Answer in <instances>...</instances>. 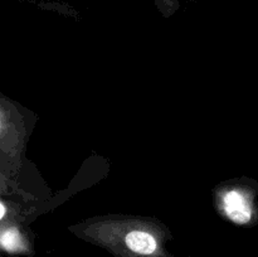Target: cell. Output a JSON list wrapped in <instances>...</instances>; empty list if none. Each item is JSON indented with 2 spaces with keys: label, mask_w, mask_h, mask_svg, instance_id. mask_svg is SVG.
Segmentation results:
<instances>
[{
  "label": "cell",
  "mask_w": 258,
  "mask_h": 257,
  "mask_svg": "<svg viewBox=\"0 0 258 257\" xmlns=\"http://www.w3.org/2000/svg\"><path fill=\"white\" fill-rule=\"evenodd\" d=\"M125 248L135 257H161V247L159 241L150 232L143 229H133L123 238Z\"/></svg>",
  "instance_id": "3"
},
{
  "label": "cell",
  "mask_w": 258,
  "mask_h": 257,
  "mask_svg": "<svg viewBox=\"0 0 258 257\" xmlns=\"http://www.w3.org/2000/svg\"><path fill=\"white\" fill-rule=\"evenodd\" d=\"M14 186H13L12 179L8 176L3 169H0V197L12 196L14 193Z\"/></svg>",
  "instance_id": "5"
},
{
  "label": "cell",
  "mask_w": 258,
  "mask_h": 257,
  "mask_svg": "<svg viewBox=\"0 0 258 257\" xmlns=\"http://www.w3.org/2000/svg\"><path fill=\"white\" fill-rule=\"evenodd\" d=\"M0 249L10 254H22L29 251L27 239L17 223L0 228Z\"/></svg>",
  "instance_id": "4"
},
{
  "label": "cell",
  "mask_w": 258,
  "mask_h": 257,
  "mask_svg": "<svg viewBox=\"0 0 258 257\" xmlns=\"http://www.w3.org/2000/svg\"><path fill=\"white\" fill-rule=\"evenodd\" d=\"M15 134L17 126L13 108L5 98L0 96V169L5 173L9 171L13 151H15V149H13V144H17Z\"/></svg>",
  "instance_id": "1"
},
{
  "label": "cell",
  "mask_w": 258,
  "mask_h": 257,
  "mask_svg": "<svg viewBox=\"0 0 258 257\" xmlns=\"http://www.w3.org/2000/svg\"><path fill=\"white\" fill-rule=\"evenodd\" d=\"M223 208L227 217L237 224H248L253 219L252 198L241 190H228L223 197Z\"/></svg>",
  "instance_id": "2"
}]
</instances>
